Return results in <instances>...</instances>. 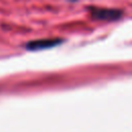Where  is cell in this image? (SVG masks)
I'll use <instances>...</instances> for the list:
<instances>
[{
    "instance_id": "obj_2",
    "label": "cell",
    "mask_w": 132,
    "mask_h": 132,
    "mask_svg": "<svg viewBox=\"0 0 132 132\" xmlns=\"http://www.w3.org/2000/svg\"><path fill=\"white\" fill-rule=\"evenodd\" d=\"M65 41L64 38H43V39H36V40H31L27 42L24 47L29 51V52H36V51H42V50H47V48H53L57 45L62 44Z\"/></svg>"
},
{
    "instance_id": "obj_1",
    "label": "cell",
    "mask_w": 132,
    "mask_h": 132,
    "mask_svg": "<svg viewBox=\"0 0 132 132\" xmlns=\"http://www.w3.org/2000/svg\"><path fill=\"white\" fill-rule=\"evenodd\" d=\"M88 11L90 16L93 20L105 21V22H114L123 18L124 11L119 8H103L97 6H88Z\"/></svg>"
}]
</instances>
